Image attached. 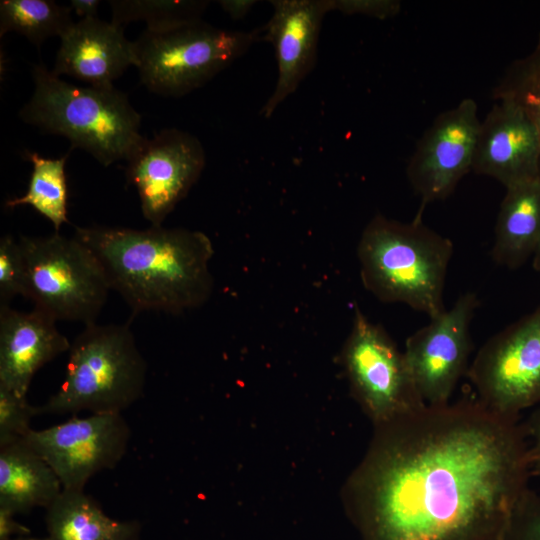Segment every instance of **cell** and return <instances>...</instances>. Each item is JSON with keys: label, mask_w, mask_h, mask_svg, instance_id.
Masks as SVG:
<instances>
[{"label": "cell", "mask_w": 540, "mask_h": 540, "mask_svg": "<svg viewBox=\"0 0 540 540\" xmlns=\"http://www.w3.org/2000/svg\"><path fill=\"white\" fill-rule=\"evenodd\" d=\"M527 438L477 398L375 425L344 492L363 540H500L529 489Z\"/></svg>", "instance_id": "cell-1"}, {"label": "cell", "mask_w": 540, "mask_h": 540, "mask_svg": "<svg viewBox=\"0 0 540 540\" xmlns=\"http://www.w3.org/2000/svg\"><path fill=\"white\" fill-rule=\"evenodd\" d=\"M74 237L101 263L110 289L134 313H181L203 305L213 289L209 237L195 230L152 226L75 227Z\"/></svg>", "instance_id": "cell-2"}, {"label": "cell", "mask_w": 540, "mask_h": 540, "mask_svg": "<svg viewBox=\"0 0 540 540\" xmlns=\"http://www.w3.org/2000/svg\"><path fill=\"white\" fill-rule=\"evenodd\" d=\"M453 243L421 216L408 223L377 214L357 246L364 287L386 303H403L430 319L444 310L443 291Z\"/></svg>", "instance_id": "cell-3"}, {"label": "cell", "mask_w": 540, "mask_h": 540, "mask_svg": "<svg viewBox=\"0 0 540 540\" xmlns=\"http://www.w3.org/2000/svg\"><path fill=\"white\" fill-rule=\"evenodd\" d=\"M32 76L33 95L19 113L27 124L66 137L104 166L127 161L144 141L140 114L114 86L74 85L44 64L35 65Z\"/></svg>", "instance_id": "cell-4"}, {"label": "cell", "mask_w": 540, "mask_h": 540, "mask_svg": "<svg viewBox=\"0 0 540 540\" xmlns=\"http://www.w3.org/2000/svg\"><path fill=\"white\" fill-rule=\"evenodd\" d=\"M68 352L64 380L39 415L122 413L142 396L147 363L128 325H85Z\"/></svg>", "instance_id": "cell-5"}, {"label": "cell", "mask_w": 540, "mask_h": 540, "mask_svg": "<svg viewBox=\"0 0 540 540\" xmlns=\"http://www.w3.org/2000/svg\"><path fill=\"white\" fill-rule=\"evenodd\" d=\"M259 31H231L202 19L165 30L146 29L134 41L141 82L180 97L204 85L259 40Z\"/></svg>", "instance_id": "cell-6"}, {"label": "cell", "mask_w": 540, "mask_h": 540, "mask_svg": "<svg viewBox=\"0 0 540 540\" xmlns=\"http://www.w3.org/2000/svg\"><path fill=\"white\" fill-rule=\"evenodd\" d=\"M25 268L26 295L34 308L55 321L95 323L110 286L93 251L76 237L58 232L19 238Z\"/></svg>", "instance_id": "cell-7"}, {"label": "cell", "mask_w": 540, "mask_h": 540, "mask_svg": "<svg viewBox=\"0 0 540 540\" xmlns=\"http://www.w3.org/2000/svg\"><path fill=\"white\" fill-rule=\"evenodd\" d=\"M341 364L351 393L375 425L425 406L399 351L385 329L355 309Z\"/></svg>", "instance_id": "cell-8"}, {"label": "cell", "mask_w": 540, "mask_h": 540, "mask_svg": "<svg viewBox=\"0 0 540 540\" xmlns=\"http://www.w3.org/2000/svg\"><path fill=\"white\" fill-rule=\"evenodd\" d=\"M489 410L519 418L540 403V307L490 337L466 374Z\"/></svg>", "instance_id": "cell-9"}, {"label": "cell", "mask_w": 540, "mask_h": 540, "mask_svg": "<svg viewBox=\"0 0 540 540\" xmlns=\"http://www.w3.org/2000/svg\"><path fill=\"white\" fill-rule=\"evenodd\" d=\"M130 436L122 413H91L31 429L24 440L54 470L63 490L84 491L91 477L121 461Z\"/></svg>", "instance_id": "cell-10"}, {"label": "cell", "mask_w": 540, "mask_h": 540, "mask_svg": "<svg viewBox=\"0 0 540 540\" xmlns=\"http://www.w3.org/2000/svg\"><path fill=\"white\" fill-rule=\"evenodd\" d=\"M479 304L475 293H464L450 309L407 338L403 353L426 405L449 403L457 383L467 374L473 350L470 325Z\"/></svg>", "instance_id": "cell-11"}, {"label": "cell", "mask_w": 540, "mask_h": 540, "mask_svg": "<svg viewBox=\"0 0 540 540\" xmlns=\"http://www.w3.org/2000/svg\"><path fill=\"white\" fill-rule=\"evenodd\" d=\"M127 163V180L138 192L143 216L162 226L199 179L205 152L195 136L171 128L144 139Z\"/></svg>", "instance_id": "cell-12"}, {"label": "cell", "mask_w": 540, "mask_h": 540, "mask_svg": "<svg viewBox=\"0 0 540 540\" xmlns=\"http://www.w3.org/2000/svg\"><path fill=\"white\" fill-rule=\"evenodd\" d=\"M477 104L471 98L439 114L424 132L406 169L421 208L446 199L472 169L480 126Z\"/></svg>", "instance_id": "cell-13"}, {"label": "cell", "mask_w": 540, "mask_h": 540, "mask_svg": "<svg viewBox=\"0 0 540 540\" xmlns=\"http://www.w3.org/2000/svg\"><path fill=\"white\" fill-rule=\"evenodd\" d=\"M273 13L262 28L261 39L272 44L277 81L260 113L270 118L313 70L322 22L334 11L333 0H273Z\"/></svg>", "instance_id": "cell-14"}, {"label": "cell", "mask_w": 540, "mask_h": 540, "mask_svg": "<svg viewBox=\"0 0 540 540\" xmlns=\"http://www.w3.org/2000/svg\"><path fill=\"white\" fill-rule=\"evenodd\" d=\"M505 188L540 177V139L523 110L497 100L480 122L472 169Z\"/></svg>", "instance_id": "cell-15"}, {"label": "cell", "mask_w": 540, "mask_h": 540, "mask_svg": "<svg viewBox=\"0 0 540 540\" xmlns=\"http://www.w3.org/2000/svg\"><path fill=\"white\" fill-rule=\"evenodd\" d=\"M132 65L137 66L136 47L124 36L123 27L95 17L74 22L60 36L51 72L89 86L109 87Z\"/></svg>", "instance_id": "cell-16"}, {"label": "cell", "mask_w": 540, "mask_h": 540, "mask_svg": "<svg viewBox=\"0 0 540 540\" xmlns=\"http://www.w3.org/2000/svg\"><path fill=\"white\" fill-rule=\"evenodd\" d=\"M70 346L47 314L0 306V386L27 396L36 372Z\"/></svg>", "instance_id": "cell-17"}, {"label": "cell", "mask_w": 540, "mask_h": 540, "mask_svg": "<svg viewBox=\"0 0 540 540\" xmlns=\"http://www.w3.org/2000/svg\"><path fill=\"white\" fill-rule=\"evenodd\" d=\"M63 491L50 465L23 439L0 446V508H48Z\"/></svg>", "instance_id": "cell-18"}, {"label": "cell", "mask_w": 540, "mask_h": 540, "mask_svg": "<svg viewBox=\"0 0 540 540\" xmlns=\"http://www.w3.org/2000/svg\"><path fill=\"white\" fill-rule=\"evenodd\" d=\"M540 246V177L506 188L495 225L493 260L522 266Z\"/></svg>", "instance_id": "cell-19"}, {"label": "cell", "mask_w": 540, "mask_h": 540, "mask_svg": "<svg viewBox=\"0 0 540 540\" xmlns=\"http://www.w3.org/2000/svg\"><path fill=\"white\" fill-rule=\"evenodd\" d=\"M48 540H137L140 524L106 515L84 491L63 490L45 509Z\"/></svg>", "instance_id": "cell-20"}, {"label": "cell", "mask_w": 540, "mask_h": 540, "mask_svg": "<svg viewBox=\"0 0 540 540\" xmlns=\"http://www.w3.org/2000/svg\"><path fill=\"white\" fill-rule=\"evenodd\" d=\"M27 159L33 166L28 189L21 197L9 199L6 207L28 205L47 218L59 233L67 218V181L65 163L67 156L52 159L40 156L36 152H27Z\"/></svg>", "instance_id": "cell-21"}, {"label": "cell", "mask_w": 540, "mask_h": 540, "mask_svg": "<svg viewBox=\"0 0 540 540\" xmlns=\"http://www.w3.org/2000/svg\"><path fill=\"white\" fill-rule=\"evenodd\" d=\"M70 6L51 0H2L0 35L20 33L39 46L49 37L61 36L73 23Z\"/></svg>", "instance_id": "cell-22"}, {"label": "cell", "mask_w": 540, "mask_h": 540, "mask_svg": "<svg viewBox=\"0 0 540 540\" xmlns=\"http://www.w3.org/2000/svg\"><path fill=\"white\" fill-rule=\"evenodd\" d=\"M209 1L200 0H111V22L123 25L144 21L158 31L201 19Z\"/></svg>", "instance_id": "cell-23"}, {"label": "cell", "mask_w": 540, "mask_h": 540, "mask_svg": "<svg viewBox=\"0 0 540 540\" xmlns=\"http://www.w3.org/2000/svg\"><path fill=\"white\" fill-rule=\"evenodd\" d=\"M493 98L520 107L540 139V34L533 50L514 60L492 90Z\"/></svg>", "instance_id": "cell-24"}, {"label": "cell", "mask_w": 540, "mask_h": 540, "mask_svg": "<svg viewBox=\"0 0 540 540\" xmlns=\"http://www.w3.org/2000/svg\"><path fill=\"white\" fill-rule=\"evenodd\" d=\"M39 415L38 406L21 396L0 386V446L25 438L31 431V420Z\"/></svg>", "instance_id": "cell-25"}, {"label": "cell", "mask_w": 540, "mask_h": 540, "mask_svg": "<svg viewBox=\"0 0 540 540\" xmlns=\"http://www.w3.org/2000/svg\"><path fill=\"white\" fill-rule=\"evenodd\" d=\"M17 295H26L24 256L19 241L4 235L0 239V306H9Z\"/></svg>", "instance_id": "cell-26"}, {"label": "cell", "mask_w": 540, "mask_h": 540, "mask_svg": "<svg viewBox=\"0 0 540 540\" xmlns=\"http://www.w3.org/2000/svg\"><path fill=\"white\" fill-rule=\"evenodd\" d=\"M500 540H540V493L529 488L523 494Z\"/></svg>", "instance_id": "cell-27"}, {"label": "cell", "mask_w": 540, "mask_h": 540, "mask_svg": "<svg viewBox=\"0 0 540 540\" xmlns=\"http://www.w3.org/2000/svg\"><path fill=\"white\" fill-rule=\"evenodd\" d=\"M334 11L345 15H364L377 19L396 16L401 2L396 0H333Z\"/></svg>", "instance_id": "cell-28"}, {"label": "cell", "mask_w": 540, "mask_h": 540, "mask_svg": "<svg viewBox=\"0 0 540 540\" xmlns=\"http://www.w3.org/2000/svg\"><path fill=\"white\" fill-rule=\"evenodd\" d=\"M529 444V461L531 475L540 476V403L526 423H524Z\"/></svg>", "instance_id": "cell-29"}, {"label": "cell", "mask_w": 540, "mask_h": 540, "mask_svg": "<svg viewBox=\"0 0 540 540\" xmlns=\"http://www.w3.org/2000/svg\"><path fill=\"white\" fill-rule=\"evenodd\" d=\"M12 511L0 508V540H14L31 535L30 529L16 521Z\"/></svg>", "instance_id": "cell-30"}, {"label": "cell", "mask_w": 540, "mask_h": 540, "mask_svg": "<svg viewBox=\"0 0 540 540\" xmlns=\"http://www.w3.org/2000/svg\"><path fill=\"white\" fill-rule=\"evenodd\" d=\"M223 11L233 20L244 18L255 5L254 0H221L218 1Z\"/></svg>", "instance_id": "cell-31"}, {"label": "cell", "mask_w": 540, "mask_h": 540, "mask_svg": "<svg viewBox=\"0 0 540 540\" xmlns=\"http://www.w3.org/2000/svg\"><path fill=\"white\" fill-rule=\"evenodd\" d=\"M100 5L98 0H71L70 8L75 12L81 19L84 18H95L97 15V10Z\"/></svg>", "instance_id": "cell-32"}, {"label": "cell", "mask_w": 540, "mask_h": 540, "mask_svg": "<svg viewBox=\"0 0 540 540\" xmlns=\"http://www.w3.org/2000/svg\"><path fill=\"white\" fill-rule=\"evenodd\" d=\"M533 268L540 273V246L533 255Z\"/></svg>", "instance_id": "cell-33"}, {"label": "cell", "mask_w": 540, "mask_h": 540, "mask_svg": "<svg viewBox=\"0 0 540 540\" xmlns=\"http://www.w3.org/2000/svg\"><path fill=\"white\" fill-rule=\"evenodd\" d=\"M14 540H48L47 537H43V538H38V537H34L32 535H27V536H22V537H18Z\"/></svg>", "instance_id": "cell-34"}]
</instances>
